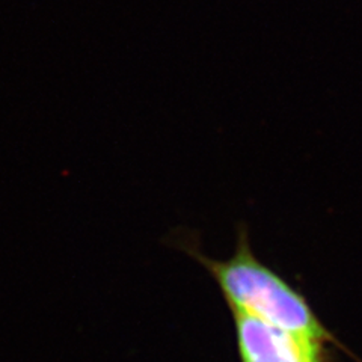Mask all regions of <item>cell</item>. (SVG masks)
<instances>
[{"mask_svg": "<svg viewBox=\"0 0 362 362\" xmlns=\"http://www.w3.org/2000/svg\"><path fill=\"white\" fill-rule=\"evenodd\" d=\"M186 251L209 272L231 313L251 315L281 329L338 344L308 300L254 254L246 228L237 233L234 252L226 259L210 258L192 246Z\"/></svg>", "mask_w": 362, "mask_h": 362, "instance_id": "6da1fadb", "label": "cell"}, {"mask_svg": "<svg viewBox=\"0 0 362 362\" xmlns=\"http://www.w3.org/2000/svg\"><path fill=\"white\" fill-rule=\"evenodd\" d=\"M240 362H331L323 341L233 313Z\"/></svg>", "mask_w": 362, "mask_h": 362, "instance_id": "7a4b0ae2", "label": "cell"}]
</instances>
